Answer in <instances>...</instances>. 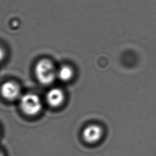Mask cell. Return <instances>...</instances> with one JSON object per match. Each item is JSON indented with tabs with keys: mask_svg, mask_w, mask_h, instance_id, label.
I'll use <instances>...</instances> for the list:
<instances>
[{
	"mask_svg": "<svg viewBox=\"0 0 156 156\" xmlns=\"http://www.w3.org/2000/svg\"><path fill=\"white\" fill-rule=\"evenodd\" d=\"M34 72L37 79L44 85L51 84L57 77V70L54 65L50 60L46 58L37 62Z\"/></svg>",
	"mask_w": 156,
	"mask_h": 156,
	"instance_id": "1",
	"label": "cell"
},
{
	"mask_svg": "<svg viewBox=\"0 0 156 156\" xmlns=\"http://www.w3.org/2000/svg\"><path fill=\"white\" fill-rule=\"evenodd\" d=\"M39 96L34 93H26L20 98V107L22 112L29 116L38 115L42 109Z\"/></svg>",
	"mask_w": 156,
	"mask_h": 156,
	"instance_id": "2",
	"label": "cell"
},
{
	"mask_svg": "<svg viewBox=\"0 0 156 156\" xmlns=\"http://www.w3.org/2000/svg\"><path fill=\"white\" fill-rule=\"evenodd\" d=\"M2 96L8 101H14L21 97L20 86L13 81H7L4 83L1 87Z\"/></svg>",
	"mask_w": 156,
	"mask_h": 156,
	"instance_id": "3",
	"label": "cell"
},
{
	"mask_svg": "<svg viewBox=\"0 0 156 156\" xmlns=\"http://www.w3.org/2000/svg\"><path fill=\"white\" fill-rule=\"evenodd\" d=\"M82 135L86 142L93 144L100 140L102 135V130L100 126L91 124L85 128Z\"/></svg>",
	"mask_w": 156,
	"mask_h": 156,
	"instance_id": "4",
	"label": "cell"
},
{
	"mask_svg": "<svg viewBox=\"0 0 156 156\" xmlns=\"http://www.w3.org/2000/svg\"><path fill=\"white\" fill-rule=\"evenodd\" d=\"M65 99L63 91L58 88L50 89L46 93V100L48 104L52 107H57L62 105Z\"/></svg>",
	"mask_w": 156,
	"mask_h": 156,
	"instance_id": "5",
	"label": "cell"
},
{
	"mask_svg": "<svg viewBox=\"0 0 156 156\" xmlns=\"http://www.w3.org/2000/svg\"><path fill=\"white\" fill-rule=\"evenodd\" d=\"M73 76V71L69 66L63 65L57 70V77L63 82L69 80Z\"/></svg>",
	"mask_w": 156,
	"mask_h": 156,
	"instance_id": "6",
	"label": "cell"
},
{
	"mask_svg": "<svg viewBox=\"0 0 156 156\" xmlns=\"http://www.w3.org/2000/svg\"><path fill=\"white\" fill-rule=\"evenodd\" d=\"M5 57V52L3 49L0 48V62Z\"/></svg>",
	"mask_w": 156,
	"mask_h": 156,
	"instance_id": "7",
	"label": "cell"
},
{
	"mask_svg": "<svg viewBox=\"0 0 156 156\" xmlns=\"http://www.w3.org/2000/svg\"><path fill=\"white\" fill-rule=\"evenodd\" d=\"M0 156H4V154H3V152L0 150Z\"/></svg>",
	"mask_w": 156,
	"mask_h": 156,
	"instance_id": "8",
	"label": "cell"
}]
</instances>
